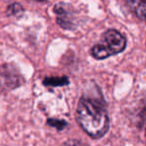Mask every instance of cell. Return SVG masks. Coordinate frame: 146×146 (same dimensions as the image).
<instances>
[{
	"label": "cell",
	"mask_w": 146,
	"mask_h": 146,
	"mask_svg": "<svg viewBox=\"0 0 146 146\" xmlns=\"http://www.w3.org/2000/svg\"><path fill=\"white\" fill-rule=\"evenodd\" d=\"M23 12H24V9L22 5L18 3H13L7 7V15L9 16H21Z\"/></svg>",
	"instance_id": "cell-7"
},
{
	"label": "cell",
	"mask_w": 146,
	"mask_h": 146,
	"mask_svg": "<svg viewBox=\"0 0 146 146\" xmlns=\"http://www.w3.org/2000/svg\"><path fill=\"white\" fill-rule=\"evenodd\" d=\"M54 12L56 14L57 23L63 29L74 30L76 28L75 16L72 8L65 3H59L54 7Z\"/></svg>",
	"instance_id": "cell-4"
},
{
	"label": "cell",
	"mask_w": 146,
	"mask_h": 146,
	"mask_svg": "<svg viewBox=\"0 0 146 146\" xmlns=\"http://www.w3.org/2000/svg\"><path fill=\"white\" fill-rule=\"evenodd\" d=\"M126 47L124 35L114 29H109L103 33L101 40L91 49V54L95 59L102 60L112 55L122 52Z\"/></svg>",
	"instance_id": "cell-2"
},
{
	"label": "cell",
	"mask_w": 146,
	"mask_h": 146,
	"mask_svg": "<svg viewBox=\"0 0 146 146\" xmlns=\"http://www.w3.org/2000/svg\"><path fill=\"white\" fill-rule=\"evenodd\" d=\"M130 10L140 19L144 20L145 18V0H126Z\"/></svg>",
	"instance_id": "cell-5"
},
{
	"label": "cell",
	"mask_w": 146,
	"mask_h": 146,
	"mask_svg": "<svg viewBox=\"0 0 146 146\" xmlns=\"http://www.w3.org/2000/svg\"><path fill=\"white\" fill-rule=\"evenodd\" d=\"M76 117L82 129L92 138H100L107 132L109 118L103 100L83 96L79 100Z\"/></svg>",
	"instance_id": "cell-1"
},
{
	"label": "cell",
	"mask_w": 146,
	"mask_h": 146,
	"mask_svg": "<svg viewBox=\"0 0 146 146\" xmlns=\"http://www.w3.org/2000/svg\"><path fill=\"white\" fill-rule=\"evenodd\" d=\"M23 83V77L19 70L11 64L0 66V89L12 90Z\"/></svg>",
	"instance_id": "cell-3"
},
{
	"label": "cell",
	"mask_w": 146,
	"mask_h": 146,
	"mask_svg": "<svg viewBox=\"0 0 146 146\" xmlns=\"http://www.w3.org/2000/svg\"><path fill=\"white\" fill-rule=\"evenodd\" d=\"M69 83L68 77L66 76H52V77H45L43 84L47 87H60L65 86Z\"/></svg>",
	"instance_id": "cell-6"
},
{
	"label": "cell",
	"mask_w": 146,
	"mask_h": 146,
	"mask_svg": "<svg viewBox=\"0 0 146 146\" xmlns=\"http://www.w3.org/2000/svg\"><path fill=\"white\" fill-rule=\"evenodd\" d=\"M48 124L53 127L57 128V129L61 130L66 126V122L63 121V120H57V119H48Z\"/></svg>",
	"instance_id": "cell-8"
},
{
	"label": "cell",
	"mask_w": 146,
	"mask_h": 146,
	"mask_svg": "<svg viewBox=\"0 0 146 146\" xmlns=\"http://www.w3.org/2000/svg\"><path fill=\"white\" fill-rule=\"evenodd\" d=\"M39 1H42V0H39Z\"/></svg>",
	"instance_id": "cell-9"
}]
</instances>
